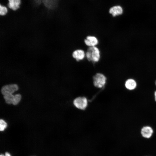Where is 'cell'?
<instances>
[{"instance_id": "ac0fdd59", "label": "cell", "mask_w": 156, "mask_h": 156, "mask_svg": "<svg viewBox=\"0 0 156 156\" xmlns=\"http://www.w3.org/2000/svg\"><path fill=\"white\" fill-rule=\"evenodd\" d=\"M155 85L156 86V81H155Z\"/></svg>"}, {"instance_id": "9c48e42d", "label": "cell", "mask_w": 156, "mask_h": 156, "mask_svg": "<svg viewBox=\"0 0 156 156\" xmlns=\"http://www.w3.org/2000/svg\"><path fill=\"white\" fill-rule=\"evenodd\" d=\"M73 57L77 61L83 60L86 56V53L82 49H77L74 51L72 53Z\"/></svg>"}, {"instance_id": "e0dca14e", "label": "cell", "mask_w": 156, "mask_h": 156, "mask_svg": "<svg viewBox=\"0 0 156 156\" xmlns=\"http://www.w3.org/2000/svg\"><path fill=\"white\" fill-rule=\"evenodd\" d=\"M0 156H4L3 155L1 154Z\"/></svg>"}, {"instance_id": "52a82bcc", "label": "cell", "mask_w": 156, "mask_h": 156, "mask_svg": "<svg viewBox=\"0 0 156 156\" xmlns=\"http://www.w3.org/2000/svg\"><path fill=\"white\" fill-rule=\"evenodd\" d=\"M8 0V2L6 7L14 11L19 9L21 3V0Z\"/></svg>"}, {"instance_id": "5b68a950", "label": "cell", "mask_w": 156, "mask_h": 156, "mask_svg": "<svg viewBox=\"0 0 156 156\" xmlns=\"http://www.w3.org/2000/svg\"><path fill=\"white\" fill-rule=\"evenodd\" d=\"M153 133V129L150 126H145L141 129V133L143 137L146 139H149L152 136Z\"/></svg>"}, {"instance_id": "8fae6325", "label": "cell", "mask_w": 156, "mask_h": 156, "mask_svg": "<svg viewBox=\"0 0 156 156\" xmlns=\"http://www.w3.org/2000/svg\"><path fill=\"white\" fill-rule=\"evenodd\" d=\"M3 98L7 103L8 104H12L14 98V95L12 94L4 95Z\"/></svg>"}, {"instance_id": "8992f818", "label": "cell", "mask_w": 156, "mask_h": 156, "mask_svg": "<svg viewBox=\"0 0 156 156\" xmlns=\"http://www.w3.org/2000/svg\"><path fill=\"white\" fill-rule=\"evenodd\" d=\"M85 44L87 46L90 47L96 46L98 43L97 38L94 36H87L84 40Z\"/></svg>"}, {"instance_id": "9a60e30c", "label": "cell", "mask_w": 156, "mask_h": 156, "mask_svg": "<svg viewBox=\"0 0 156 156\" xmlns=\"http://www.w3.org/2000/svg\"><path fill=\"white\" fill-rule=\"evenodd\" d=\"M5 156H11L10 154L8 152H6L5 153Z\"/></svg>"}, {"instance_id": "4fadbf2b", "label": "cell", "mask_w": 156, "mask_h": 156, "mask_svg": "<svg viewBox=\"0 0 156 156\" xmlns=\"http://www.w3.org/2000/svg\"><path fill=\"white\" fill-rule=\"evenodd\" d=\"M21 96L20 94H17L14 95V98L12 104L14 105L18 104L21 100Z\"/></svg>"}, {"instance_id": "277c9868", "label": "cell", "mask_w": 156, "mask_h": 156, "mask_svg": "<svg viewBox=\"0 0 156 156\" xmlns=\"http://www.w3.org/2000/svg\"><path fill=\"white\" fill-rule=\"evenodd\" d=\"M18 89L16 84L7 85L3 86L1 90L2 94L4 95L12 94Z\"/></svg>"}, {"instance_id": "3957f363", "label": "cell", "mask_w": 156, "mask_h": 156, "mask_svg": "<svg viewBox=\"0 0 156 156\" xmlns=\"http://www.w3.org/2000/svg\"><path fill=\"white\" fill-rule=\"evenodd\" d=\"M74 105L77 108L81 110H84L87 107L88 102L86 98L79 97L75 99L73 101Z\"/></svg>"}, {"instance_id": "7c38bea8", "label": "cell", "mask_w": 156, "mask_h": 156, "mask_svg": "<svg viewBox=\"0 0 156 156\" xmlns=\"http://www.w3.org/2000/svg\"><path fill=\"white\" fill-rule=\"evenodd\" d=\"M8 12V8L6 6L0 4V16H4Z\"/></svg>"}, {"instance_id": "2e32d148", "label": "cell", "mask_w": 156, "mask_h": 156, "mask_svg": "<svg viewBox=\"0 0 156 156\" xmlns=\"http://www.w3.org/2000/svg\"><path fill=\"white\" fill-rule=\"evenodd\" d=\"M155 99L156 101V91L155 92Z\"/></svg>"}, {"instance_id": "7a4b0ae2", "label": "cell", "mask_w": 156, "mask_h": 156, "mask_svg": "<svg viewBox=\"0 0 156 156\" xmlns=\"http://www.w3.org/2000/svg\"><path fill=\"white\" fill-rule=\"evenodd\" d=\"M106 81V77L101 73H97L93 77L94 85L98 88H101L104 87Z\"/></svg>"}, {"instance_id": "30bf717a", "label": "cell", "mask_w": 156, "mask_h": 156, "mask_svg": "<svg viewBox=\"0 0 156 156\" xmlns=\"http://www.w3.org/2000/svg\"><path fill=\"white\" fill-rule=\"evenodd\" d=\"M125 86L128 89L132 90L135 88L136 86V83L134 80L129 79L127 80L126 81Z\"/></svg>"}, {"instance_id": "ba28073f", "label": "cell", "mask_w": 156, "mask_h": 156, "mask_svg": "<svg viewBox=\"0 0 156 156\" xmlns=\"http://www.w3.org/2000/svg\"><path fill=\"white\" fill-rule=\"evenodd\" d=\"M109 13L113 16L115 17L120 15L123 13V9L121 6L119 5H115L110 8Z\"/></svg>"}, {"instance_id": "5bb4252c", "label": "cell", "mask_w": 156, "mask_h": 156, "mask_svg": "<svg viewBox=\"0 0 156 156\" xmlns=\"http://www.w3.org/2000/svg\"><path fill=\"white\" fill-rule=\"evenodd\" d=\"M7 126V123L3 119L0 120V130L1 131H3Z\"/></svg>"}, {"instance_id": "6da1fadb", "label": "cell", "mask_w": 156, "mask_h": 156, "mask_svg": "<svg viewBox=\"0 0 156 156\" xmlns=\"http://www.w3.org/2000/svg\"><path fill=\"white\" fill-rule=\"evenodd\" d=\"M86 57L89 61L94 62H98L100 57L99 49L96 46L89 47L86 53Z\"/></svg>"}]
</instances>
